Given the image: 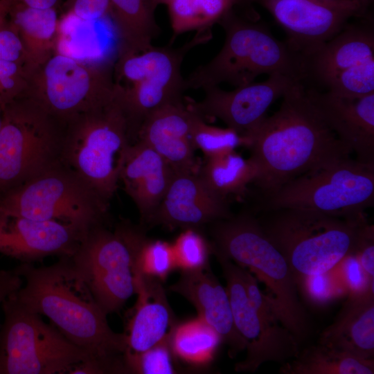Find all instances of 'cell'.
I'll return each instance as SVG.
<instances>
[{"mask_svg": "<svg viewBox=\"0 0 374 374\" xmlns=\"http://www.w3.org/2000/svg\"><path fill=\"white\" fill-rule=\"evenodd\" d=\"M244 143L251 150L252 183L261 197L352 153L324 121L301 82L283 95L278 111L244 136Z\"/></svg>", "mask_w": 374, "mask_h": 374, "instance_id": "6da1fadb", "label": "cell"}, {"mask_svg": "<svg viewBox=\"0 0 374 374\" xmlns=\"http://www.w3.org/2000/svg\"><path fill=\"white\" fill-rule=\"evenodd\" d=\"M15 269L25 279V285L15 293L24 307L47 317L90 359L107 365L114 373H126L123 361L126 335L110 328L107 314L70 257H60L58 262L39 267L22 263Z\"/></svg>", "mask_w": 374, "mask_h": 374, "instance_id": "7a4b0ae2", "label": "cell"}, {"mask_svg": "<svg viewBox=\"0 0 374 374\" xmlns=\"http://www.w3.org/2000/svg\"><path fill=\"white\" fill-rule=\"evenodd\" d=\"M250 6L237 5L217 22L224 31V43L211 60L185 78L186 89H204L222 83L238 87L253 82L260 75L276 73L303 83L304 56L255 19Z\"/></svg>", "mask_w": 374, "mask_h": 374, "instance_id": "3957f363", "label": "cell"}, {"mask_svg": "<svg viewBox=\"0 0 374 374\" xmlns=\"http://www.w3.org/2000/svg\"><path fill=\"white\" fill-rule=\"evenodd\" d=\"M210 224L213 254L251 271L265 285L280 321L300 345L311 334L310 317L299 299L289 264L266 235L255 213L242 212Z\"/></svg>", "mask_w": 374, "mask_h": 374, "instance_id": "277c9868", "label": "cell"}, {"mask_svg": "<svg viewBox=\"0 0 374 374\" xmlns=\"http://www.w3.org/2000/svg\"><path fill=\"white\" fill-rule=\"evenodd\" d=\"M255 215L296 280L330 271L346 256L355 254L368 224L364 214L347 218L308 209L276 208Z\"/></svg>", "mask_w": 374, "mask_h": 374, "instance_id": "5b68a950", "label": "cell"}, {"mask_svg": "<svg viewBox=\"0 0 374 374\" xmlns=\"http://www.w3.org/2000/svg\"><path fill=\"white\" fill-rule=\"evenodd\" d=\"M132 143L126 116L115 96L64 124L60 159L108 205Z\"/></svg>", "mask_w": 374, "mask_h": 374, "instance_id": "8992f818", "label": "cell"}, {"mask_svg": "<svg viewBox=\"0 0 374 374\" xmlns=\"http://www.w3.org/2000/svg\"><path fill=\"white\" fill-rule=\"evenodd\" d=\"M212 37L211 29L202 30L177 48L152 46L141 53H117L113 66L116 96L126 116L132 143L149 114L163 105L183 102L186 90L183 60Z\"/></svg>", "mask_w": 374, "mask_h": 374, "instance_id": "52a82bcc", "label": "cell"}, {"mask_svg": "<svg viewBox=\"0 0 374 374\" xmlns=\"http://www.w3.org/2000/svg\"><path fill=\"white\" fill-rule=\"evenodd\" d=\"M146 236L143 231L122 223L114 231L103 224L91 228L71 262L107 315L122 308L136 294L142 276L138 256Z\"/></svg>", "mask_w": 374, "mask_h": 374, "instance_id": "ba28073f", "label": "cell"}, {"mask_svg": "<svg viewBox=\"0 0 374 374\" xmlns=\"http://www.w3.org/2000/svg\"><path fill=\"white\" fill-rule=\"evenodd\" d=\"M108 205L61 161L0 195V214L57 221L84 231L103 224Z\"/></svg>", "mask_w": 374, "mask_h": 374, "instance_id": "9c48e42d", "label": "cell"}, {"mask_svg": "<svg viewBox=\"0 0 374 374\" xmlns=\"http://www.w3.org/2000/svg\"><path fill=\"white\" fill-rule=\"evenodd\" d=\"M218 260L227 291L235 326L245 341V358L235 365L237 372H255L264 363L280 365L296 357L299 344L280 321L268 294L259 288L257 279L247 275L241 267L214 254Z\"/></svg>", "mask_w": 374, "mask_h": 374, "instance_id": "30bf717a", "label": "cell"}, {"mask_svg": "<svg viewBox=\"0 0 374 374\" xmlns=\"http://www.w3.org/2000/svg\"><path fill=\"white\" fill-rule=\"evenodd\" d=\"M64 125L26 95L3 107L0 195L61 161Z\"/></svg>", "mask_w": 374, "mask_h": 374, "instance_id": "8fae6325", "label": "cell"}, {"mask_svg": "<svg viewBox=\"0 0 374 374\" xmlns=\"http://www.w3.org/2000/svg\"><path fill=\"white\" fill-rule=\"evenodd\" d=\"M114 64L78 60L57 50L28 71L26 96L64 124L116 96Z\"/></svg>", "mask_w": 374, "mask_h": 374, "instance_id": "7c38bea8", "label": "cell"}, {"mask_svg": "<svg viewBox=\"0 0 374 374\" xmlns=\"http://www.w3.org/2000/svg\"><path fill=\"white\" fill-rule=\"evenodd\" d=\"M374 204V164L342 159L287 183L262 197L256 211L313 210L353 218Z\"/></svg>", "mask_w": 374, "mask_h": 374, "instance_id": "4fadbf2b", "label": "cell"}, {"mask_svg": "<svg viewBox=\"0 0 374 374\" xmlns=\"http://www.w3.org/2000/svg\"><path fill=\"white\" fill-rule=\"evenodd\" d=\"M15 293L1 305L4 321L0 329V374L65 373L78 363L90 359L55 327L24 307Z\"/></svg>", "mask_w": 374, "mask_h": 374, "instance_id": "5bb4252c", "label": "cell"}, {"mask_svg": "<svg viewBox=\"0 0 374 374\" xmlns=\"http://www.w3.org/2000/svg\"><path fill=\"white\" fill-rule=\"evenodd\" d=\"M304 80L334 95L358 98L374 93L373 10L352 19L337 35L304 56Z\"/></svg>", "mask_w": 374, "mask_h": 374, "instance_id": "9a60e30c", "label": "cell"}, {"mask_svg": "<svg viewBox=\"0 0 374 374\" xmlns=\"http://www.w3.org/2000/svg\"><path fill=\"white\" fill-rule=\"evenodd\" d=\"M256 3L286 33V42L305 56L337 35L353 19L373 10V1L335 3L322 0H240Z\"/></svg>", "mask_w": 374, "mask_h": 374, "instance_id": "2e32d148", "label": "cell"}, {"mask_svg": "<svg viewBox=\"0 0 374 374\" xmlns=\"http://www.w3.org/2000/svg\"><path fill=\"white\" fill-rule=\"evenodd\" d=\"M297 82L281 73H272L261 82L225 91L219 86L204 89L199 101L190 100L188 107L203 117L216 118L235 130L243 139L265 117L270 105Z\"/></svg>", "mask_w": 374, "mask_h": 374, "instance_id": "e0dca14e", "label": "cell"}, {"mask_svg": "<svg viewBox=\"0 0 374 374\" xmlns=\"http://www.w3.org/2000/svg\"><path fill=\"white\" fill-rule=\"evenodd\" d=\"M87 231L57 221L0 214V253L23 263L50 256L71 257Z\"/></svg>", "mask_w": 374, "mask_h": 374, "instance_id": "ac0fdd59", "label": "cell"}, {"mask_svg": "<svg viewBox=\"0 0 374 374\" xmlns=\"http://www.w3.org/2000/svg\"><path fill=\"white\" fill-rule=\"evenodd\" d=\"M231 215L226 198L211 189L197 172H175L149 222L198 229Z\"/></svg>", "mask_w": 374, "mask_h": 374, "instance_id": "d6986e66", "label": "cell"}, {"mask_svg": "<svg viewBox=\"0 0 374 374\" xmlns=\"http://www.w3.org/2000/svg\"><path fill=\"white\" fill-rule=\"evenodd\" d=\"M305 92L324 121L357 160L374 164V93L347 98L307 88Z\"/></svg>", "mask_w": 374, "mask_h": 374, "instance_id": "ffe728a7", "label": "cell"}, {"mask_svg": "<svg viewBox=\"0 0 374 374\" xmlns=\"http://www.w3.org/2000/svg\"><path fill=\"white\" fill-rule=\"evenodd\" d=\"M196 115L184 102L163 105L145 118L136 140L154 149L175 172H197L190 138Z\"/></svg>", "mask_w": 374, "mask_h": 374, "instance_id": "44dd1931", "label": "cell"}, {"mask_svg": "<svg viewBox=\"0 0 374 374\" xmlns=\"http://www.w3.org/2000/svg\"><path fill=\"white\" fill-rule=\"evenodd\" d=\"M170 290L194 305L198 317L213 328L228 346L230 357L245 350V341L234 324L227 291L210 269L181 271L179 280Z\"/></svg>", "mask_w": 374, "mask_h": 374, "instance_id": "7402d4cb", "label": "cell"}, {"mask_svg": "<svg viewBox=\"0 0 374 374\" xmlns=\"http://www.w3.org/2000/svg\"><path fill=\"white\" fill-rule=\"evenodd\" d=\"M174 173L162 157L143 141L136 140L130 146L120 181L143 222H150Z\"/></svg>", "mask_w": 374, "mask_h": 374, "instance_id": "603a6c76", "label": "cell"}, {"mask_svg": "<svg viewBox=\"0 0 374 374\" xmlns=\"http://www.w3.org/2000/svg\"><path fill=\"white\" fill-rule=\"evenodd\" d=\"M126 332L127 350L140 353L161 341L176 323L161 281L142 276Z\"/></svg>", "mask_w": 374, "mask_h": 374, "instance_id": "cb8c5ba5", "label": "cell"}, {"mask_svg": "<svg viewBox=\"0 0 374 374\" xmlns=\"http://www.w3.org/2000/svg\"><path fill=\"white\" fill-rule=\"evenodd\" d=\"M347 297L333 323L320 334L319 343L373 359L374 291Z\"/></svg>", "mask_w": 374, "mask_h": 374, "instance_id": "d4e9b609", "label": "cell"}, {"mask_svg": "<svg viewBox=\"0 0 374 374\" xmlns=\"http://www.w3.org/2000/svg\"><path fill=\"white\" fill-rule=\"evenodd\" d=\"M8 17L23 42L28 71L57 50L60 19L56 8L41 9L15 3L11 4Z\"/></svg>", "mask_w": 374, "mask_h": 374, "instance_id": "484cf974", "label": "cell"}, {"mask_svg": "<svg viewBox=\"0 0 374 374\" xmlns=\"http://www.w3.org/2000/svg\"><path fill=\"white\" fill-rule=\"evenodd\" d=\"M109 7L118 39L117 53H141L152 46L160 28L151 0H109Z\"/></svg>", "mask_w": 374, "mask_h": 374, "instance_id": "4316f807", "label": "cell"}, {"mask_svg": "<svg viewBox=\"0 0 374 374\" xmlns=\"http://www.w3.org/2000/svg\"><path fill=\"white\" fill-rule=\"evenodd\" d=\"M281 374H373V359H364L318 343L281 364Z\"/></svg>", "mask_w": 374, "mask_h": 374, "instance_id": "83f0119b", "label": "cell"}, {"mask_svg": "<svg viewBox=\"0 0 374 374\" xmlns=\"http://www.w3.org/2000/svg\"><path fill=\"white\" fill-rule=\"evenodd\" d=\"M169 340L175 358L195 366L213 361L222 344L217 332L198 317L175 323L169 331Z\"/></svg>", "mask_w": 374, "mask_h": 374, "instance_id": "f1b7e54d", "label": "cell"}, {"mask_svg": "<svg viewBox=\"0 0 374 374\" xmlns=\"http://www.w3.org/2000/svg\"><path fill=\"white\" fill-rule=\"evenodd\" d=\"M240 0H172L167 6L173 39L179 35L211 29Z\"/></svg>", "mask_w": 374, "mask_h": 374, "instance_id": "f546056e", "label": "cell"}, {"mask_svg": "<svg viewBox=\"0 0 374 374\" xmlns=\"http://www.w3.org/2000/svg\"><path fill=\"white\" fill-rule=\"evenodd\" d=\"M197 174L211 189L226 198L242 192L253 179L249 160L234 151L207 159Z\"/></svg>", "mask_w": 374, "mask_h": 374, "instance_id": "4dcf8cb0", "label": "cell"}, {"mask_svg": "<svg viewBox=\"0 0 374 374\" xmlns=\"http://www.w3.org/2000/svg\"><path fill=\"white\" fill-rule=\"evenodd\" d=\"M190 138L194 148L201 150L207 159L232 152L235 147L244 143L242 138L235 130L210 125L198 114L193 121Z\"/></svg>", "mask_w": 374, "mask_h": 374, "instance_id": "1f68e13d", "label": "cell"}, {"mask_svg": "<svg viewBox=\"0 0 374 374\" xmlns=\"http://www.w3.org/2000/svg\"><path fill=\"white\" fill-rule=\"evenodd\" d=\"M296 284L305 302L314 308L321 309L348 296V291L335 269L301 277Z\"/></svg>", "mask_w": 374, "mask_h": 374, "instance_id": "d6a6232c", "label": "cell"}, {"mask_svg": "<svg viewBox=\"0 0 374 374\" xmlns=\"http://www.w3.org/2000/svg\"><path fill=\"white\" fill-rule=\"evenodd\" d=\"M176 268L181 271H193L209 268L212 245L198 231L185 229L172 244Z\"/></svg>", "mask_w": 374, "mask_h": 374, "instance_id": "836d02e7", "label": "cell"}, {"mask_svg": "<svg viewBox=\"0 0 374 374\" xmlns=\"http://www.w3.org/2000/svg\"><path fill=\"white\" fill-rule=\"evenodd\" d=\"M171 350L169 332L159 343L140 352L125 350L123 361L127 373L173 374L177 373Z\"/></svg>", "mask_w": 374, "mask_h": 374, "instance_id": "e575fe53", "label": "cell"}, {"mask_svg": "<svg viewBox=\"0 0 374 374\" xmlns=\"http://www.w3.org/2000/svg\"><path fill=\"white\" fill-rule=\"evenodd\" d=\"M137 264L142 275L164 281L176 269L172 244L146 238L141 247Z\"/></svg>", "mask_w": 374, "mask_h": 374, "instance_id": "d590c367", "label": "cell"}, {"mask_svg": "<svg viewBox=\"0 0 374 374\" xmlns=\"http://www.w3.org/2000/svg\"><path fill=\"white\" fill-rule=\"evenodd\" d=\"M28 71L25 66L0 61V105L3 107L26 94Z\"/></svg>", "mask_w": 374, "mask_h": 374, "instance_id": "8d00e7d4", "label": "cell"}, {"mask_svg": "<svg viewBox=\"0 0 374 374\" xmlns=\"http://www.w3.org/2000/svg\"><path fill=\"white\" fill-rule=\"evenodd\" d=\"M334 269L347 289L348 296L374 291V280L368 278L355 254L344 258Z\"/></svg>", "mask_w": 374, "mask_h": 374, "instance_id": "74e56055", "label": "cell"}, {"mask_svg": "<svg viewBox=\"0 0 374 374\" xmlns=\"http://www.w3.org/2000/svg\"><path fill=\"white\" fill-rule=\"evenodd\" d=\"M0 61L17 63L26 69L28 67L23 42L17 29L8 17L0 22Z\"/></svg>", "mask_w": 374, "mask_h": 374, "instance_id": "f35d334b", "label": "cell"}, {"mask_svg": "<svg viewBox=\"0 0 374 374\" xmlns=\"http://www.w3.org/2000/svg\"><path fill=\"white\" fill-rule=\"evenodd\" d=\"M67 12L82 21H97L109 16V0H66Z\"/></svg>", "mask_w": 374, "mask_h": 374, "instance_id": "ab89813d", "label": "cell"}, {"mask_svg": "<svg viewBox=\"0 0 374 374\" xmlns=\"http://www.w3.org/2000/svg\"><path fill=\"white\" fill-rule=\"evenodd\" d=\"M364 272L371 280H374V230L368 224L359 242L355 254Z\"/></svg>", "mask_w": 374, "mask_h": 374, "instance_id": "60d3db41", "label": "cell"}, {"mask_svg": "<svg viewBox=\"0 0 374 374\" xmlns=\"http://www.w3.org/2000/svg\"><path fill=\"white\" fill-rule=\"evenodd\" d=\"M22 278L15 269H0V307L6 299L22 286Z\"/></svg>", "mask_w": 374, "mask_h": 374, "instance_id": "b9f144b4", "label": "cell"}, {"mask_svg": "<svg viewBox=\"0 0 374 374\" xmlns=\"http://www.w3.org/2000/svg\"><path fill=\"white\" fill-rule=\"evenodd\" d=\"M12 4H21L35 8H56L59 0H10Z\"/></svg>", "mask_w": 374, "mask_h": 374, "instance_id": "7bdbcfd3", "label": "cell"}, {"mask_svg": "<svg viewBox=\"0 0 374 374\" xmlns=\"http://www.w3.org/2000/svg\"><path fill=\"white\" fill-rule=\"evenodd\" d=\"M11 4L10 0H0V22L8 17Z\"/></svg>", "mask_w": 374, "mask_h": 374, "instance_id": "ee69618b", "label": "cell"}, {"mask_svg": "<svg viewBox=\"0 0 374 374\" xmlns=\"http://www.w3.org/2000/svg\"><path fill=\"white\" fill-rule=\"evenodd\" d=\"M326 2L335 3H345L360 1H374V0H322Z\"/></svg>", "mask_w": 374, "mask_h": 374, "instance_id": "f6af8a7d", "label": "cell"}, {"mask_svg": "<svg viewBox=\"0 0 374 374\" xmlns=\"http://www.w3.org/2000/svg\"><path fill=\"white\" fill-rule=\"evenodd\" d=\"M153 5L157 8L159 5L166 4L168 5L172 0H151Z\"/></svg>", "mask_w": 374, "mask_h": 374, "instance_id": "bcb514c9", "label": "cell"}, {"mask_svg": "<svg viewBox=\"0 0 374 374\" xmlns=\"http://www.w3.org/2000/svg\"><path fill=\"white\" fill-rule=\"evenodd\" d=\"M2 121H3V107L0 105V130L2 125Z\"/></svg>", "mask_w": 374, "mask_h": 374, "instance_id": "7dc6e473", "label": "cell"}]
</instances>
